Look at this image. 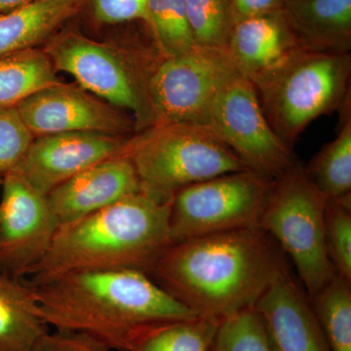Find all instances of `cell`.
Masks as SVG:
<instances>
[{"mask_svg": "<svg viewBox=\"0 0 351 351\" xmlns=\"http://www.w3.org/2000/svg\"><path fill=\"white\" fill-rule=\"evenodd\" d=\"M34 136L16 107H0V175L15 169Z\"/></svg>", "mask_w": 351, "mask_h": 351, "instance_id": "cell-28", "label": "cell"}, {"mask_svg": "<svg viewBox=\"0 0 351 351\" xmlns=\"http://www.w3.org/2000/svg\"><path fill=\"white\" fill-rule=\"evenodd\" d=\"M141 193V184L130 159L108 158L87 168L47 195L60 226L73 223L127 196Z\"/></svg>", "mask_w": 351, "mask_h": 351, "instance_id": "cell-15", "label": "cell"}, {"mask_svg": "<svg viewBox=\"0 0 351 351\" xmlns=\"http://www.w3.org/2000/svg\"><path fill=\"white\" fill-rule=\"evenodd\" d=\"M48 331L31 284L0 274V351H32Z\"/></svg>", "mask_w": 351, "mask_h": 351, "instance_id": "cell-19", "label": "cell"}, {"mask_svg": "<svg viewBox=\"0 0 351 351\" xmlns=\"http://www.w3.org/2000/svg\"><path fill=\"white\" fill-rule=\"evenodd\" d=\"M2 181H3V176L0 175V189H1Z\"/></svg>", "mask_w": 351, "mask_h": 351, "instance_id": "cell-33", "label": "cell"}, {"mask_svg": "<svg viewBox=\"0 0 351 351\" xmlns=\"http://www.w3.org/2000/svg\"><path fill=\"white\" fill-rule=\"evenodd\" d=\"M32 351H112L84 332L56 330L44 334Z\"/></svg>", "mask_w": 351, "mask_h": 351, "instance_id": "cell-30", "label": "cell"}, {"mask_svg": "<svg viewBox=\"0 0 351 351\" xmlns=\"http://www.w3.org/2000/svg\"><path fill=\"white\" fill-rule=\"evenodd\" d=\"M32 287L46 324L84 332L112 350L127 351L145 327L198 316L138 270L69 272Z\"/></svg>", "mask_w": 351, "mask_h": 351, "instance_id": "cell-2", "label": "cell"}, {"mask_svg": "<svg viewBox=\"0 0 351 351\" xmlns=\"http://www.w3.org/2000/svg\"><path fill=\"white\" fill-rule=\"evenodd\" d=\"M60 223L47 195L20 176L3 175L0 189V274L23 279L49 249Z\"/></svg>", "mask_w": 351, "mask_h": 351, "instance_id": "cell-11", "label": "cell"}, {"mask_svg": "<svg viewBox=\"0 0 351 351\" xmlns=\"http://www.w3.org/2000/svg\"><path fill=\"white\" fill-rule=\"evenodd\" d=\"M207 127L249 170L270 179H278L298 161L269 125L253 84L239 73L215 99Z\"/></svg>", "mask_w": 351, "mask_h": 351, "instance_id": "cell-10", "label": "cell"}, {"mask_svg": "<svg viewBox=\"0 0 351 351\" xmlns=\"http://www.w3.org/2000/svg\"><path fill=\"white\" fill-rule=\"evenodd\" d=\"M213 351H271L262 320L254 307L219 323Z\"/></svg>", "mask_w": 351, "mask_h": 351, "instance_id": "cell-27", "label": "cell"}, {"mask_svg": "<svg viewBox=\"0 0 351 351\" xmlns=\"http://www.w3.org/2000/svg\"><path fill=\"white\" fill-rule=\"evenodd\" d=\"M86 0H34L0 14V57L49 41Z\"/></svg>", "mask_w": 351, "mask_h": 351, "instance_id": "cell-18", "label": "cell"}, {"mask_svg": "<svg viewBox=\"0 0 351 351\" xmlns=\"http://www.w3.org/2000/svg\"><path fill=\"white\" fill-rule=\"evenodd\" d=\"M57 71L73 76L80 87L128 112L136 133L154 125L149 69L141 68L121 51L75 32L54 36L44 48Z\"/></svg>", "mask_w": 351, "mask_h": 351, "instance_id": "cell-7", "label": "cell"}, {"mask_svg": "<svg viewBox=\"0 0 351 351\" xmlns=\"http://www.w3.org/2000/svg\"><path fill=\"white\" fill-rule=\"evenodd\" d=\"M325 206L326 198L298 160L276 180L258 223L291 258L309 298L336 274L325 245Z\"/></svg>", "mask_w": 351, "mask_h": 351, "instance_id": "cell-6", "label": "cell"}, {"mask_svg": "<svg viewBox=\"0 0 351 351\" xmlns=\"http://www.w3.org/2000/svg\"><path fill=\"white\" fill-rule=\"evenodd\" d=\"M284 0H232L235 24L239 21L282 10Z\"/></svg>", "mask_w": 351, "mask_h": 351, "instance_id": "cell-31", "label": "cell"}, {"mask_svg": "<svg viewBox=\"0 0 351 351\" xmlns=\"http://www.w3.org/2000/svg\"><path fill=\"white\" fill-rule=\"evenodd\" d=\"M287 263L278 244L256 226L173 242L151 277L196 315L221 322L253 308Z\"/></svg>", "mask_w": 351, "mask_h": 351, "instance_id": "cell-1", "label": "cell"}, {"mask_svg": "<svg viewBox=\"0 0 351 351\" xmlns=\"http://www.w3.org/2000/svg\"><path fill=\"white\" fill-rule=\"evenodd\" d=\"M147 25L162 56H176L195 47L186 0H149Z\"/></svg>", "mask_w": 351, "mask_h": 351, "instance_id": "cell-24", "label": "cell"}, {"mask_svg": "<svg viewBox=\"0 0 351 351\" xmlns=\"http://www.w3.org/2000/svg\"><path fill=\"white\" fill-rule=\"evenodd\" d=\"M59 82L44 49L32 48L0 57V107H17L39 90Z\"/></svg>", "mask_w": 351, "mask_h": 351, "instance_id": "cell-21", "label": "cell"}, {"mask_svg": "<svg viewBox=\"0 0 351 351\" xmlns=\"http://www.w3.org/2000/svg\"><path fill=\"white\" fill-rule=\"evenodd\" d=\"M219 323L202 316L157 323L137 332L127 351H213Z\"/></svg>", "mask_w": 351, "mask_h": 351, "instance_id": "cell-22", "label": "cell"}, {"mask_svg": "<svg viewBox=\"0 0 351 351\" xmlns=\"http://www.w3.org/2000/svg\"><path fill=\"white\" fill-rule=\"evenodd\" d=\"M254 308L271 351H331L311 299L288 263Z\"/></svg>", "mask_w": 351, "mask_h": 351, "instance_id": "cell-14", "label": "cell"}, {"mask_svg": "<svg viewBox=\"0 0 351 351\" xmlns=\"http://www.w3.org/2000/svg\"><path fill=\"white\" fill-rule=\"evenodd\" d=\"M16 108L34 137L69 132L124 136L136 133L135 121L128 112L113 107L80 85L62 82L50 85Z\"/></svg>", "mask_w": 351, "mask_h": 351, "instance_id": "cell-12", "label": "cell"}, {"mask_svg": "<svg viewBox=\"0 0 351 351\" xmlns=\"http://www.w3.org/2000/svg\"><path fill=\"white\" fill-rule=\"evenodd\" d=\"M350 53L295 50L252 80L277 136L293 149L307 126L339 110L350 96Z\"/></svg>", "mask_w": 351, "mask_h": 351, "instance_id": "cell-4", "label": "cell"}, {"mask_svg": "<svg viewBox=\"0 0 351 351\" xmlns=\"http://www.w3.org/2000/svg\"><path fill=\"white\" fill-rule=\"evenodd\" d=\"M237 73L226 50L195 46L162 56L152 64L147 82L154 125L207 126L215 99Z\"/></svg>", "mask_w": 351, "mask_h": 351, "instance_id": "cell-9", "label": "cell"}, {"mask_svg": "<svg viewBox=\"0 0 351 351\" xmlns=\"http://www.w3.org/2000/svg\"><path fill=\"white\" fill-rule=\"evenodd\" d=\"M123 156L130 159L141 193L159 203L217 176L249 170L209 127L161 124L132 136Z\"/></svg>", "mask_w": 351, "mask_h": 351, "instance_id": "cell-5", "label": "cell"}, {"mask_svg": "<svg viewBox=\"0 0 351 351\" xmlns=\"http://www.w3.org/2000/svg\"><path fill=\"white\" fill-rule=\"evenodd\" d=\"M133 135L69 132L38 136L32 140L13 172L47 195L95 164L123 156Z\"/></svg>", "mask_w": 351, "mask_h": 351, "instance_id": "cell-13", "label": "cell"}, {"mask_svg": "<svg viewBox=\"0 0 351 351\" xmlns=\"http://www.w3.org/2000/svg\"><path fill=\"white\" fill-rule=\"evenodd\" d=\"M32 1L34 0H0V14L25 5Z\"/></svg>", "mask_w": 351, "mask_h": 351, "instance_id": "cell-32", "label": "cell"}, {"mask_svg": "<svg viewBox=\"0 0 351 351\" xmlns=\"http://www.w3.org/2000/svg\"><path fill=\"white\" fill-rule=\"evenodd\" d=\"M301 48L283 10L239 21L226 52L235 69L251 80Z\"/></svg>", "mask_w": 351, "mask_h": 351, "instance_id": "cell-16", "label": "cell"}, {"mask_svg": "<svg viewBox=\"0 0 351 351\" xmlns=\"http://www.w3.org/2000/svg\"><path fill=\"white\" fill-rule=\"evenodd\" d=\"M195 46L226 50L235 25L232 0H186Z\"/></svg>", "mask_w": 351, "mask_h": 351, "instance_id": "cell-25", "label": "cell"}, {"mask_svg": "<svg viewBox=\"0 0 351 351\" xmlns=\"http://www.w3.org/2000/svg\"><path fill=\"white\" fill-rule=\"evenodd\" d=\"M274 184L276 180L244 170L182 189L171 202L172 243L258 226Z\"/></svg>", "mask_w": 351, "mask_h": 351, "instance_id": "cell-8", "label": "cell"}, {"mask_svg": "<svg viewBox=\"0 0 351 351\" xmlns=\"http://www.w3.org/2000/svg\"><path fill=\"white\" fill-rule=\"evenodd\" d=\"M149 0H91L95 20L104 25H119L147 18Z\"/></svg>", "mask_w": 351, "mask_h": 351, "instance_id": "cell-29", "label": "cell"}, {"mask_svg": "<svg viewBox=\"0 0 351 351\" xmlns=\"http://www.w3.org/2000/svg\"><path fill=\"white\" fill-rule=\"evenodd\" d=\"M324 235L332 267L351 281V195L326 199Z\"/></svg>", "mask_w": 351, "mask_h": 351, "instance_id": "cell-26", "label": "cell"}, {"mask_svg": "<svg viewBox=\"0 0 351 351\" xmlns=\"http://www.w3.org/2000/svg\"><path fill=\"white\" fill-rule=\"evenodd\" d=\"M331 351H351V281L335 274L311 298Z\"/></svg>", "mask_w": 351, "mask_h": 351, "instance_id": "cell-23", "label": "cell"}, {"mask_svg": "<svg viewBox=\"0 0 351 351\" xmlns=\"http://www.w3.org/2000/svg\"><path fill=\"white\" fill-rule=\"evenodd\" d=\"M337 137L304 166L309 181L326 199L351 195L350 96L343 101Z\"/></svg>", "mask_w": 351, "mask_h": 351, "instance_id": "cell-20", "label": "cell"}, {"mask_svg": "<svg viewBox=\"0 0 351 351\" xmlns=\"http://www.w3.org/2000/svg\"><path fill=\"white\" fill-rule=\"evenodd\" d=\"M282 10L302 49L350 53L351 0H284Z\"/></svg>", "mask_w": 351, "mask_h": 351, "instance_id": "cell-17", "label": "cell"}, {"mask_svg": "<svg viewBox=\"0 0 351 351\" xmlns=\"http://www.w3.org/2000/svg\"><path fill=\"white\" fill-rule=\"evenodd\" d=\"M171 202L135 193L60 226L47 253L29 271L27 283L36 286L82 270L132 269L151 276L157 261L172 244Z\"/></svg>", "mask_w": 351, "mask_h": 351, "instance_id": "cell-3", "label": "cell"}]
</instances>
